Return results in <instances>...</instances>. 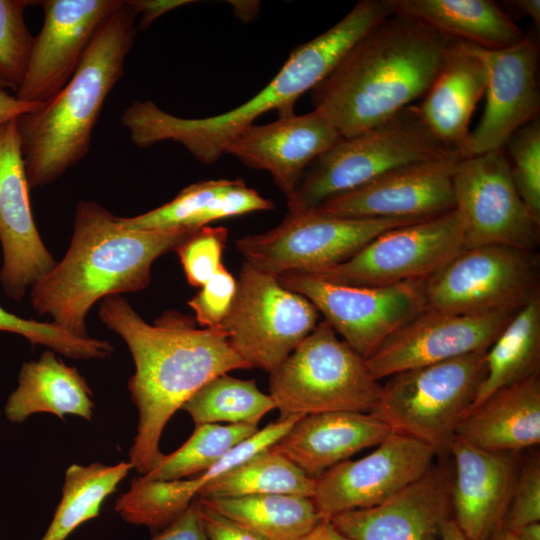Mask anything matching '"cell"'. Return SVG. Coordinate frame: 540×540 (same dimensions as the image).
I'll list each match as a JSON object with an SVG mask.
<instances>
[{"label":"cell","mask_w":540,"mask_h":540,"mask_svg":"<svg viewBox=\"0 0 540 540\" xmlns=\"http://www.w3.org/2000/svg\"><path fill=\"white\" fill-rule=\"evenodd\" d=\"M123 0H44V21L15 97L29 103L52 99L72 78L95 35Z\"/></svg>","instance_id":"e0dca14e"},{"label":"cell","mask_w":540,"mask_h":540,"mask_svg":"<svg viewBox=\"0 0 540 540\" xmlns=\"http://www.w3.org/2000/svg\"><path fill=\"white\" fill-rule=\"evenodd\" d=\"M299 540H350L339 532L330 520H321L309 533Z\"/></svg>","instance_id":"bcb514c9"},{"label":"cell","mask_w":540,"mask_h":540,"mask_svg":"<svg viewBox=\"0 0 540 540\" xmlns=\"http://www.w3.org/2000/svg\"><path fill=\"white\" fill-rule=\"evenodd\" d=\"M232 4L240 7V8H234L237 16L241 18L244 21L250 20L254 18V15L257 13V8L259 7L258 2H233Z\"/></svg>","instance_id":"f907efd6"},{"label":"cell","mask_w":540,"mask_h":540,"mask_svg":"<svg viewBox=\"0 0 540 540\" xmlns=\"http://www.w3.org/2000/svg\"><path fill=\"white\" fill-rule=\"evenodd\" d=\"M487 79L483 60L468 43L454 40L441 71L419 104L431 133L462 158L470 156V119L485 94Z\"/></svg>","instance_id":"d4e9b609"},{"label":"cell","mask_w":540,"mask_h":540,"mask_svg":"<svg viewBox=\"0 0 540 540\" xmlns=\"http://www.w3.org/2000/svg\"><path fill=\"white\" fill-rule=\"evenodd\" d=\"M236 287L235 278L222 265L188 301L196 322L205 328H220L231 308Z\"/></svg>","instance_id":"60d3db41"},{"label":"cell","mask_w":540,"mask_h":540,"mask_svg":"<svg viewBox=\"0 0 540 540\" xmlns=\"http://www.w3.org/2000/svg\"><path fill=\"white\" fill-rule=\"evenodd\" d=\"M39 1L0 0V81L16 91L22 83L34 41L24 10Z\"/></svg>","instance_id":"8d00e7d4"},{"label":"cell","mask_w":540,"mask_h":540,"mask_svg":"<svg viewBox=\"0 0 540 540\" xmlns=\"http://www.w3.org/2000/svg\"><path fill=\"white\" fill-rule=\"evenodd\" d=\"M456 436L491 452L521 453L540 443L539 373L504 387L460 423Z\"/></svg>","instance_id":"484cf974"},{"label":"cell","mask_w":540,"mask_h":540,"mask_svg":"<svg viewBox=\"0 0 540 540\" xmlns=\"http://www.w3.org/2000/svg\"><path fill=\"white\" fill-rule=\"evenodd\" d=\"M276 408L272 396L260 391L255 380L238 379L227 373L208 381L181 407L195 425L227 422L256 427Z\"/></svg>","instance_id":"836d02e7"},{"label":"cell","mask_w":540,"mask_h":540,"mask_svg":"<svg viewBox=\"0 0 540 540\" xmlns=\"http://www.w3.org/2000/svg\"><path fill=\"white\" fill-rule=\"evenodd\" d=\"M341 135L317 111L279 117L250 125L226 145L224 153L253 169L271 174L277 187L292 197L310 164L327 151Z\"/></svg>","instance_id":"603a6c76"},{"label":"cell","mask_w":540,"mask_h":540,"mask_svg":"<svg viewBox=\"0 0 540 540\" xmlns=\"http://www.w3.org/2000/svg\"><path fill=\"white\" fill-rule=\"evenodd\" d=\"M485 361L486 375L471 409L496 391L539 373L540 294L515 313L486 351Z\"/></svg>","instance_id":"f546056e"},{"label":"cell","mask_w":540,"mask_h":540,"mask_svg":"<svg viewBox=\"0 0 540 540\" xmlns=\"http://www.w3.org/2000/svg\"><path fill=\"white\" fill-rule=\"evenodd\" d=\"M128 5L140 16L138 29H147L155 20L165 13L193 1L189 0H130Z\"/></svg>","instance_id":"ee69618b"},{"label":"cell","mask_w":540,"mask_h":540,"mask_svg":"<svg viewBox=\"0 0 540 540\" xmlns=\"http://www.w3.org/2000/svg\"><path fill=\"white\" fill-rule=\"evenodd\" d=\"M486 351L395 373L381 384L372 415L394 433L447 456L486 375Z\"/></svg>","instance_id":"52a82bcc"},{"label":"cell","mask_w":540,"mask_h":540,"mask_svg":"<svg viewBox=\"0 0 540 540\" xmlns=\"http://www.w3.org/2000/svg\"><path fill=\"white\" fill-rule=\"evenodd\" d=\"M198 499V513L208 540H266L240 523L220 514Z\"/></svg>","instance_id":"b9f144b4"},{"label":"cell","mask_w":540,"mask_h":540,"mask_svg":"<svg viewBox=\"0 0 540 540\" xmlns=\"http://www.w3.org/2000/svg\"><path fill=\"white\" fill-rule=\"evenodd\" d=\"M538 261L533 250L465 247L424 280L427 308L461 315L518 311L540 294Z\"/></svg>","instance_id":"9c48e42d"},{"label":"cell","mask_w":540,"mask_h":540,"mask_svg":"<svg viewBox=\"0 0 540 540\" xmlns=\"http://www.w3.org/2000/svg\"><path fill=\"white\" fill-rule=\"evenodd\" d=\"M93 392L75 367L67 366L52 350L37 361L24 363L18 375V387L9 396L4 412L15 423L24 422L35 413H50L92 420Z\"/></svg>","instance_id":"83f0119b"},{"label":"cell","mask_w":540,"mask_h":540,"mask_svg":"<svg viewBox=\"0 0 540 540\" xmlns=\"http://www.w3.org/2000/svg\"><path fill=\"white\" fill-rule=\"evenodd\" d=\"M198 229L133 230L94 201L76 206L68 251L31 287L40 315L70 334L89 338L86 316L99 300L137 292L150 284L151 266Z\"/></svg>","instance_id":"277c9868"},{"label":"cell","mask_w":540,"mask_h":540,"mask_svg":"<svg viewBox=\"0 0 540 540\" xmlns=\"http://www.w3.org/2000/svg\"><path fill=\"white\" fill-rule=\"evenodd\" d=\"M490 540H517L514 533L510 530L499 528L491 536Z\"/></svg>","instance_id":"816d5d0a"},{"label":"cell","mask_w":540,"mask_h":540,"mask_svg":"<svg viewBox=\"0 0 540 540\" xmlns=\"http://www.w3.org/2000/svg\"><path fill=\"white\" fill-rule=\"evenodd\" d=\"M462 158L431 133L419 105L350 137H340L317 157L287 200L288 212L316 208L395 169L415 163Z\"/></svg>","instance_id":"8992f818"},{"label":"cell","mask_w":540,"mask_h":540,"mask_svg":"<svg viewBox=\"0 0 540 540\" xmlns=\"http://www.w3.org/2000/svg\"><path fill=\"white\" fill-rule=\"evenodd\" d=\"M17 118L0 125V282L7 296L20 301L28 287L56 265L34 222Z\"/></svg>","instance_id":"ac0fdd59"},{"label":"cell","mask_w":540,"mask_h":540,"mask_svg":"<svg viewBox=\"0 0 540 540\" xmlns=\"http://www.w3.org/2000/svg\"><path fill=\"white\" fill-rule=\"evenodd\" d=\"M463 248L464 224L454 208L387 230L347 261L308 274L354 286H387L425 280Z\"/></svg>","instance_id":"4fadbf2b"},{"label":"cell","mask_w":540,"mask_h":540,"mask_svg":"<svg viewBox=\"0 0 540 540\" xmlns=\"http://www.w3.org/2000/svg\"><path fill=\"white\" fill-rule=\"evenodd\" d=\"M435 457L424 443L392 432L367 456L315 478L312 500L323 520L377 506L426 473Z\"/></svg>","instance_id":"9a60e30c"},{"label":"cell","mask_w":540,"mask_h":540,"mask_svg":"<svg viewBox=\"0 0 540 540\" xmlns=\"http://www.w3.org/2000/svg\"><path fill=\"white\" fill-rule=\"evenodd\" d=\"M392 12L420 20L453 40L487 50L521 42L526 35L490 0H387Z\"/></svg>","instance_id":"f1b7e54d"},{"label":"cell","mask_w":540,"mask_h":540,"mask_svg":"<svg viewBox=\"0 0 540 540\" xmlns=\"http://www.w3.org/2000/svg\"><path fill=\"white\" fill-rule=\"evenodd\" d=\"M380 392L381 383L370 375L365 359L325 320L269 376L279 419L337 411L371 413Z\"/></svg>","instance_id":"ba28073f"},{"label":"cell","mask_w":540,"mask_h":540,"mask_svg":"<svg viewBox=\"0 0 540 540\" xmlns=\"http://www.w3.org/2000/svg\"><path fill=\"white\" fill-rule=\"evenodd\" d=\"M227 236L225 227L204 226L175 249L191 286L200 288L223 265Z\"/></svg>","instance_id":"f35d334b"},{"label":"cell","mask_w":540,"mask_h":540,"mask_svg":"<svg viewBox=\"0 0 540 540\" xmlns=\"http://www.w3.org/2000/svg\"><path fill=\"white\" fill-rule=\"evenodd\" d=\"M387 0H362L339 22L297 46L274 78L254 97L236 108L204 118H183L159 108L151 100L135 101L121 116V124L138 148L162 141L180 143L203 164H214L226 145L262 114L294 115L297 99L321 82L367 32L392 12Z\"/></svg>","instance_id":"3957f363"},{"label":"cell","mask_w":540,"mask_h":540,"mask_svg":"<svg viewBox=\"0 0 540 540\" xmlns=\"http://www.w3.org/2000/svg\"><path fill=\"white\" fill-rule=\"evenodd\" d=\"M150 540H208L198 513L196 498L188 509Z\"/></svg>","instance_id":"7bdbcfd3"},{"label":"cell","mask_w":540,"mask_h":540,"mask_svg":"<svg viewBox=\"0 0 540 540\" xmlns=\"http://www.w3.org/2000/svg\"><path fill=\"white\" fill-rule=\"evenodd\" d=\"M0 331L24 336L32 345L40 344L71 359H106L113 352L107 340L80 338L52 323L24 319L0 306Z\"/></svg>","instance_id":"d590c367"},{"label":"cell","mask_w":540,"mask_h":540,"mask_svg":"<svg viewBox=\"0 0 540 540\" xmlns=\"http://www.w3.org/2000/svg\"><path fill=\"white\" fill-rule=\"evenodd\" d=\"M392 432L371 413H317L299 418L271 448L317 478L359 451L377 446Z\"/></svg>","instance_id":"cb8c5ba5"},{"label":"cell","mask_w":540,"mask_h":540,"mask_svg":"<svg viewBox=\"0 0 540 540\" xmlns=\"http://www.w3.org/2000/svg\"><path fill=\"white\" fill-rule=\"evenodd\" d=\"M452 459V519L470 540H490L502 528L521 456L477 448L458 436L449 447Z\"/></svg>","instance_id":"7402d4cb"},{"label":"cell","mask_w":540,"mask_h":540,"mask_svg":"<svg viewBox=\"0 0 540 540\" xmlns=\"http://www.w3.org/2000/svg\"><path fill=\"white\" fill-rule=\"evenodd\" d=\"M43 103L21 101L0 88V125L4 122L39 108Z\"/></svg>","instance_id":"f6af8a7d"},{"label":"cell","mask_w":540,"mask_h":540,"mask_svg":"<svg viewBox=\"0 0 540 540\" xmlns=\"http://www.w3.org/2000/svg\"><path fill=\"white\" fill-rule=\"evenodd\" d=\"M447 456L383 503L339 514L331 523L350 540H438L452 519L453 470Z\"/></svg>","instance_id":"44dd1931"},{"label":"cell","mask_w":540,"mask_h":540,"mask_svg":"<svg viewBox=\"0 0 540 540\" xmlns=\"http://www.w3.org/2000/svg\"><path fill=\"white\" fill-rule=\"evenodd\" d=\"M512 532L517 540H540V522L524 525Z\"/></svg>","instance_id":"681fc988"},{"label":"cell","mask_w":540,"mask_h":540,"mask_svg":"<svg viewBox=\"0 0 540 540\" xmlns=\"http://www.w3.org/2000/svg\"><path fill=\"white\" fill-rule=\"evenodd\" d=\"M469 45L488 71L484 113L470 133L472 156L503 149L512 134L539 117V47L528 36L497 50Z\"/></svg>","instance_id":"ffe728a7"},{"label":"cell","mask_w":540,"mask_h":540,"mask_svg":"<svg viewBox=\"0 0 540 540\" xmlns=\"http://www.w3.org/2000/svg\"><path fill=\"white\" fill-rule=\"evenodd\" d=\"M453 195L464 224L465 247L504 245L533 251L537 247L540 217L520 197L503 149L460 160Z\"/></svg>","instance_id":"5bb4252c"},{"label":"cell","mask_w":540,"mask_h":540,"mask_svg":"<svg viewBox=\"0 0 540 540\" xmlns=\"http://www.w3.org/2000/svg\"><path fill=\"white\" fill-rule=\"evenodd\" d=\"M258 430V427L246 424L195 425L192 435L183 445L170 454L162 453L140 478L170 481L201 474Z\"/></svg>","instance_id":"e575fe53"},{"label":"cell","mask_w":540,"mask_h":540,"mask_svg":"<svg viewBox=\"0 0 540 540\" xmlns=\"http://www.w3.org/2000/svg\"><path fill=\"white\" fill-rule=\"evenodd\" d=\"M99 318L125 341L135 364L128 389L138 424L129 462L143 475L162 454L161 435L175 412L211 379L251 366L221 328L199 329L192 315L168 310L148 324L124 297L111 295Z\"/></svg>","instance_id":"6da1fadb"},{"label":"cell","mask_w":540,"mask_h":540,"mask_svg":"<svg viewBox=\"0 0 540 540\" xmlns=\"http://www.w3.org/2000/svg\"><path fill=\"white\" fill-rule=\"evenodd\" d=\"M277 279L285 288L309 299L334 331L364 359L427 308L424 280L354 286L296 271L282 273Z\"/></svg>","instance_id":"7c38bea8"},{"label":"cell","mask_w":540,"mask_h":540,"mask_svg":"<svg viewBox=\"0 0 540 540\" xmlns=\"http://www.w3.org/2000/svg\"><path fill=\"white\" fill-rule=\"evenodd\" d=\"M231 308L220 328L251 368L278 367L318 324L320 313L305 296L244 261Z\"/></svg>","instance_id":"30bf717a"},{"label":"cell","mask_w":540,"mask_h":540,"mask_svg":"<svg viewBox=\"0 0 540 540\" xmlns=\"http://www.w3.org/2000/svg\"><path fill=\"white\" fill-rule=\"evenodd\" d=\"M133 468L130 462L72 464L65 472L60 502L39 540H66L81 524L100 514L104 500Z\"/></svg>","instance_id":"1f68e13d"},{"label":"cell","mask_w":540,"mask_h":540,"mask_svg":"<svg viewBox=\"0 0 540 540\" xmlns=\"http://www.w3.org/2000/svg\"><path fill=\"white\" fill-rule=\"evenodd\" d=\"M540 522L539 453L521 459L510 504L502 528L514 531L524 525Z\"/></svg>","instance_id":"ab89813d"},{"label":"cell","mask_w":540,"mask_h":540,"mask_svg":"<svg viewBox=\"0 0 540 540\" xmlns=\"http://www.w3.org/2000/svg\"><path fill=\"white\" fill-rule=\"evenodd\" d=\"M454 40L392 12L360 38L311 90L314 110L350 137L423 98Z\"/></svg>","instance_id":"7a4b0ae2"},{"label":"cell","mask_w":540,"mask_h":540,"mask_svg":"<svg viewBox=\"0 0 540 540\" xmlns=\"http://www.w3.org/2000/svg\"><path fill=\"white\" fill-rule=\"evenodd\" d=\"M509 5L513 6L519 13L527 16L539 28L540 26V1L539 0H513L508 1Z\"/></svg>","instance_id":"7dc6e473"},{"label":"cell","mask_w":540,"mask_h":540,"mask_svg":"<svg viewBox=\"0 0 540 540\" xmlns=\"http://www.w3.org/2000/svg\"><path fill=\"white\" fill-rule=\"evenodd\" d=\"M438 540H470L457 526L453 519L447 521L439 534Z\"/></svg>","instance_id":"c3c4849f"},{"label":"cell","mask_w":540,"mask_h":540,"mask_svg":"<svg viewBox=\"0 0 540 540\" xmlns=\"http://www.w3.org/2000/svg\"><path fill=\"white\" fill-rule=\"evenodd\" d=\"M315 478L287 458L265 448L206 485L198 497L235 498L258 494H291L312 498Z\"/></svg>","instance_id":"d6a6232c"},{"label":"cell","mask_w":540,"mask_h":540,"mask_svg":"<svg viewBox=\"0 0 540 540\" xmlns=\"http://www.w3.org/2000/svg\"><path fill=\"white\" fill-rule=\"evenodd\" d=\"M504 147H507L511 176L520 197L540 217L539 117L512 134Z\"/></svg>","instance_id":"74e56055"},{"label":"cell","mask_w":540,"mask_h":540,"mask_svg":"<svg viewBox=\"0 0 540 540\" xmlns=\"http://www.w3.org/2000/svg\"><path fill=\"white\" fill-rule=\"evenodd\" d=\"M418 220L339 218L309 209L288 212L275 228L235 245L246 263L266 274L315 273L347 261L379 234Z\"/></svg>","instance_id":"8fae6325"},{"label":"cell","mask_w":540,"mask_h":540,"mask_svg":"<svg viewBox=\"0 0 540 540\" xmlns=\"http://www.w3.org/2000/svg\"><path fill=\"white\" fill-rule=\"evenodd\" d=\"M273 208L271 200L241 179L205 180L185 187L158 208L118 221L133 230L199 229L220 219Z\"/></svg>","instance_id":"4316f807"},{"label":"cell","mask_w":540,"mask_h":540,"mask_svg":"<svg viewBox=\"0 0 540 540\" xmlns=\"http://www.w3.org/2000/svg\"><path fill=\"white\" fill-rule=\"evenodd\" d=\"M516 312L461 315L426 308L365 359L366 367L379 381L408 369L487 351Z\"/></svg>","instance_id":"2e32d148"},{"label":"cell","mask_w":540,"mask_h":540,"mask_svg":"<svg viewBox=\"0 0 540 540\" xmlns=\"http://www.w3.org/2000/svg\"><path fill=\"white\" fill-rule=\"evenodd\" d=\"M136 19L124 1L99 29L69 82L39 108L17 117L30 189L55 181L88 154L106 98L124 74Z\"/></svg>","instance_id":"5b68a950"},{"label":"cell","mask_w":540,"mask_h":540,"mask_svg":"<svg viewBox=\"0 0 540 540\" xmlns=\"http://www.w3.org/2000/svg\"><path fill=\"white\" fill-rule=\"evenodd\" d=\"M198 498L205 505L266 540H299L322 520L312 498L298 495Z\"/></svg>","instance_id":"4dcf8cb0"},{"label":"cell","mask_w":540,"mask_h":540,"mask_svg":"<svg viewBox=\"0 0 540 540\" xmlns=\"http://www.w3.org/2000/svg\"><path fill=\"white\" fill-rule=\"evenodd\" d=\"M462 159L431 160L395 169L313 209L339 218L399 220L450 211L455 208L453 175Z\"/></svg>","instance_id":"d6986e66"},{"label":"cell","mask_w":540,"mask_h":540,"mask_svg":"<svg viewBox=\"0 0 540 540\" xmlns=\"http://www.w3.org/2000/svg\"><path fill=\"white\" fill-rule=\"evenodd\" d=\"M0 88L5 89V85L0 81Z\"/></svg>","instance_id":"f5cc1de1"}]
</instances>
